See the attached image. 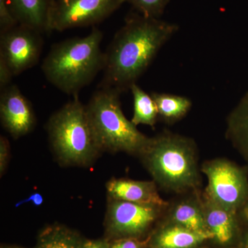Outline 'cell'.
Listing matches in <instances>:
<instances>
[{"mask_svg":"<svg viewBox=\"0 0 248 248\" xmlns=\"http://www.w3.org/2000/svg\"><path fill=\"white\" fill-rule=\"evenodd\" d=\"M9 142L4 137L0 138V172L1 175L7 166L9 157Z\"/></svg>","mask_w":248,"mask_h":248,"instance_id":"obj_23","label":"cell"},{"mask_svg":"<svg viewBox=\"0 0 248 248\" xmlns=\"http://www.w3.org/2000/svg\"><path fill=\"white\" fill-rule=\"evenodd\" d=\"M227 135L248 160V93L228 117Z\"/></svg>","mask_w":248,"mask_h":248,"instance_id":"obj_15","label":"cell"},{"mask_svg":"<svg viewBox=\"0 0 248 248\" xmlns=\"http://www.w3.org/2000/svg\"><path fill=\"white\" fill-rule=\"evenodd\" d=\"M47 129L54 151L64 164L87 166L101 151L94 140L86 107L78 95L51 116Z\"/></svg>","mask_w":248,"mask_h":248,"instance_id":"obj_5","label":"cell"},{"mask_svg":"<svg viewBox=\"0 0 248 248\" xmlns=\"http://www.w3.org/2000/svg\"><path fill=\"white\" fill-rule=\"evenodd\" d=\"M125 2L126 0H52L49 32L95 25Z\"/></svg>","mask_w":248,"mask_h":248,"instance_id":"obj_6","label":"cell"},{"mask_svg":"<svg viewBox=\"0 0 248 248\" xmlns=\"http://www.w3.org/2000/svg\"><path fill=\"white\" fill-rule=\"evenodd\" d=\"M158 109V113L168 124L180 120L188 112L192 102L188 98L163 93H151Z\"/></svg>","mask_w":248,"mask_h":248,"instance_id":"obj_16","label":"cell"},{"mask_svg":"<svg viewBox=\"0 0 248 248\" xmlns=\"http://www.w3.org/2000/svg\"><path fill=\"white\" fill-rule=\"evenodd\" d=\"M43 197L39 193H35L33 195H31L30 197H28L26 200H24L19 202V203H17L16 207L20 206L23 204L27 203H32L36 206H39V205H42L43 203Z\"/></svg>","mask_w":248,"mask_h":248,"instance_id":"obj_26","label":"cell"},{"mask_svg":"<svg viewBox=\"0 0 248 248\" xmlns=\"http://www.w3.org/2000/svg\"><path fill=\"white\" fill-rule=\"evenodd\" d=\"M244 217H246V219L248 220V202L246 204V207L244 208Z\"/></svg>","mask_w":248,"mask_h":248,"instance_id":"obj_27","label":"cell"},{"mask_svg":"<svg viewBox=\"0 0 248 248\" xmlns=\"http://www.w3.org/2000/svg\"><path fill=\"white\" fill-rule=\"evenodd\" d=\"M17 248V247H4V248Z\"/></svg>","mask_w":248,"mask_h":248,"instance_id":"obj_29","label":"cell"},{"mask_svg":"<svg viewBox=\"0 0 248 248\" xmlns=\"http://www.w3.org/2000/svg\"><path fill=\"white\" fill-rule=\"evenodd\" d=\"M245 248H248V236L246 240V242H245Z\"/></svg>","mask_w":248,"mask_h":248,"instance_id":"obj_28","label":"cell"},{"mask_svg":"<svg viewBox=\"0 0 248 248\" xmlns=\"http://www.w3.org/2000/svg\"><path fill=\"white\" fill-rule=\"evenodd\" d=\"M121 94L116 90L99 88L85 106L90 125L101 151L140 155L151 138L124 115Z\"/></svg>","mask_w":248,"mask_h":248,"instance_id":"obj_4","label":"cell"},{"mask_svg":"<svg viewBox=\"0 0 248 248\" xmlns=\"http://www.w3.org/2000/svg\"><path fill=\"white\" fill-rule=\"evenodd\" d=\"M19 24L6 0H0V34L11 30Z\"/></svg>","mask_w":248,"mask_h":248,"instance_id":"obj_21","label":"cell"},{"mask_svg":"<svg viewBox=\"0 0 248 248\" xmlns=\"http://www.w3.org/2000/svg\"><path fill=\"white\" fill-rule=\"evenodd\" d=\"M150 239L140 241L138 238H122L110 241V248H145Z\"/></svg>","mask_w":248,"mask_h":248,"instance_id":"obj_22","label":"cell"},{"mask_svg":"<svg viewBox=\"0 0 248 248\" xmlns=\"http://www.w3.org/2000/svg\"><path fill=\"white\" fill-rule=\"evenodd\" d=\"M14 78V75L11 73L7 65L0 60V90L1 91L10 86Z\"/></svg>","mask_w":248,"mask_h":248,"instance_id":"obj_24","label":"cell"},{"mask_svg":"<svg viewBox=\"0 0 248 248\" xmlns=\"http://www.w3.org/2000/svg\"><path fill=\"white\" fill-rule=\"evenodd\" d=\"M171 218L174 224L191 231H208L202 206L195 202H184L173 209Z\"/></svg>","mask_w":248,"mask_h":248,"instance_id":"obj_19","label":"cell"},{"mask_svg":"<svg viewBox=\"0 0 248 248\" xmlns=\"http://www.w3.org/2000/svg\"><path fill=\"white\" fill-rule=\"evenodd\" d=\"M170 0H126L138 11L146 17L159 18L164 13Z\"/></svg>","mask_w":248,"mask_h":248,"instance_id":"obj_20","label":"cell"},{"mask_svg":"<svg viewBox=\"0 0 248 248\" xmlns=\"http://www.w3.org/2000/svg\"><path fill=\"white\" fill-rule=\"evenodd\" d=\"M179 27L159 18L131 14L105 52L100 88L120 93L130 89Z\"/></svg>","mask_w":248,"mask_h":248,"instance_id":"obj_1","label":"cell"},{"mask_svg":"<svg viewBox=\"0 0 248 248\" xmlns=\"http://www.w3.org/2000/svg\"><path fill=\"white\" fill-rule=\"evenodd\" d=\"M0 116L4 128L14 138L30 133L35 125V116L30 102L16 85L1 90Z\"/></svg>","mask_w":248,"mask_h":248,"instance_id":"obj_10","label":"cell"},{"mask_svg":"<svg viewBox=\"0 0 248 248\" xmlns=\"http://www.w3.org/2000/svg\"><path fill=\"white\" fill-rule=\"evenodd\" d=\"M19 24L41 33L49 32V11L52 0H6Z\"/></svg>","mask_w":248,"mask_h":248,"instance_id":"obj_12","label":"cell"},{"mask_svg":"<svg viewBox=\"0 0 248 248\" xmlns=\"http://www.w3.org/2000/svg\"><path fill=\"white\" fill-rule=\"evenodd\" d=\"M202 171L208 180L207 199L234 213L245 203L247 177L238 166L227 160L215 159L205 162Z\"/></svg>","mask_w":248,"mask_h":248,"instance_id":"obj_7","label":"cell"},{"mask_svg":"<svg viewBox=\"0 0 248 248\" xmlns=\"http://www.w3.org/2000/svg\"><path fill=\"white\" fill-rule=\"evenodd\" d=\"M83 241L78 233L57 225L47 227L40 233L36 248H81Z\"/></svg>","mask_w":248,"mask_h":248,"instance_id":"obj_17","label":"cell"},{"mask_svg":"<svg viewBox=\"0 0 248 248\" xmlns=\"http://www.w3.org/2000/svg\"><path fill=\"white\" fill-rule=\"evenodd\" d=\"M161 208L109 199L105 219L107 239L140 237L154 223Z\"/></svg>","mask_w":248,"mask_h":248,"instance_id":"obj_8","label":"cell"},{"mask_svg":"<svg viewBox=\"0 0 248 248\" xmlns=\"http://www.w3.org/2000/svg\"><path fill=\"white\" fill-rule=\"evenodd\" d=\"M214 239L210 231H191L179 225L166 226L152 238L151 248H193Z\"/></svg>","mask_w":248,"mask_h":248,"instance_id":"obj_13","label":"cell"},{"mask_svg":"<svg viewBox=\"0 0 248 248\" xmlns=\"http://www.w3.org/2000/svg\"><path fill=\"white\" fill-rule=\"evenodd\" d=\"M81 248H110L109 240H84Z\"/></svg>","mask_w":248,"mask_h":248,"instance_id":"obj_25","label":"cell"},{"mask_svg":"<svg viewBox=\"0 0 248 248\" xmlns=\"http://www.w3.org/2000/svg\"><path fill=\"white\" fill-rule=\"evenodd\" d=\"M203 208L205 223L214 239L220 244L230 242L235 232L234 213L205 198Z\"/></svg>","mask_w":248,"mask_h":248,"instance_id":"obj_14","label":"cell"},{"mask_svg":"<svg viewBox=\"0 0 248 248\" xmlns=\"http://www.w3.org/2000/svg\"><path fill=\"white\" fill-rule=\"evenodd\" d=\"M130 90L133 94L134 104L132 122L135 125L143 124L154 126L159 115L154 99L137 84L132 85Z\"/></svg>","mask_w":248,"mask_h":248,"instance_id":"obj_18","label":"cell"},{"mask_svg":"<svg viewBox=\"0 0 248 248\" xmlns=\"http://www.w3.org/2000/svg\"><path fill=\"white\" fill-rule=\"evenodd\" d=\"M140 155L155 180L165 189L181 192L200 184L195 144L190 139L166 132L151 138Z\"/></svg>","mask_w":248,"mask_h":248,"instance_id":"obj_3","label":"cell"},{"mask_svg":"<svg viewBox=\"0 0 248 248\" xmlns=\"http://www.w3.org/2000/svg\"><path fill=\"white\" fill-rule=\"evenodd\" d=\"M103 37L102 31L94 27L88 35L67 39L54 45L42 65L46 79L62 93L78 95L104 70Z\"/></svg>","mask_w":248,"mask_h":248,"instance_id":"obj_2","label":"cell"},{"mask_svg":"<svg viewBox=\"0 0 248 248\" xmlns=\"http://www.w3.org/2000/svg\"><path fill=\"white\" fill-rule=\"evenodd\" d=\"M108 198L132 203L156 205H168L158 192L154 182L112 178L107 184Z\"/></svg>","mask_w":248,"mask_h":248,"instance_id":"obj_11","label":"cell"},{"mask_svg":"<svg viewBox=\"0 0 248 248\" xmlns=\"http://www.w3.org/2000/svg\"><path fill=\"white\" fill-rule=\"evenodd\" d=\"M43 45L41 32L19 24L0 34V60L14 77L19 76L38 63Z\"/></svg>","mask_w":248,"mask_h":248,"instance_id":"obj_9","label":"cell"}]
</instances>
